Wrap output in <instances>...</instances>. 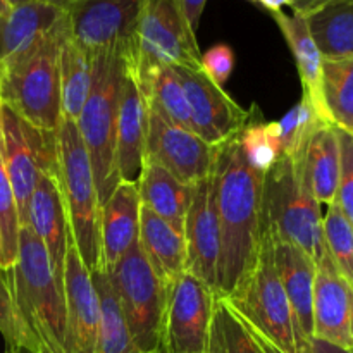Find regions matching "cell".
<instances>
[{"mask_svg": "<svg viewBox=\"0 0 353 353\" xmlns=\"http://www.w3.org/2000/svg\"><path fill=\"white\" fill-rule=\"evenodd\" d=\"M19 214L12 186L7 176L2 155V130H0V254H2V271H9L17 259L19 245Z\"/></svg>", "mask_w": 353, "mask_h": 353, "instance_id": "35", "label": "cell"}, {"mask_svg": "<svg viewBox=\"0 0 353 353\" xmlns=\"http://www.w3.org/2000/svg\"><path fill=\"white\" fill-rule=\"evenodd\" d=\"M241 148L248 164L259 172H268L281 155L278 121H265L257 107H252L247 124L238 131Z\"/></svg>", "mask_w": 353, "mask_h": 353, "instance_id": "33", "label": "cell"}, {"mask_svg": "<svg viewBox=\"0 0 353 353\" xmlns=\"http://www.w3.org/2000/svg\"><path fill=\"white\" fill-rule=\"evenodd\" d=\"M138 192L141 207L154 212L183 234L195 185H186L169 174L165 169L145 162L143 172L138 181Z\"/></svg>", "mask_w": 353, "mask_h": 353, "instance_id": "26", "label": "cell"}, {"mask_svg": "<svg viewBox=\"0 0 353 353\" xmlns=\"http://www.w3.org/2000/svg\"><path fill=\"white\" fill-rule=\"evenodd\" d=\"M138 245L155 276L165 288H171L172 283L185 272V236L164 219L141 207Z\"/></svg>", "mask_w": 353, "mask_h": 353, "instance_id": "23", "label": "cell"}, {"mask_svg": "<svg viewBox=\"0 0 353 353\" xmlns=\"http://www.w3.org/2000/svg\"><path fill=\"white\" fill-rule=\"evenodd\" d=\"M202 72L210 79L212 83H216L217 86L223 88L224 83L228 81V78L231 76L234 68V52L230 45H214L210 47L205 54H202Z\"/></svg>", "mask_w": 353, "mask_h": 353, "instance_id": "39", "label": "cell"}, {"mask_svg": "<svg viewBox=\"0 0 353 353\" xmlns=\"http://www.w3.org/2000/svg\"><path fill=\"white\" fill-rule=\"evenodd\" d=\"M321 93L326 119L353 134V55L323 62Z\"/></svg>", "mask_w": 353, "mask_h": 353, "instance_id": "30", "label": "cell"}, {"mask_svg": "<svg viewBox=\"0 0 353 353\" xmlns=\"http://www.w3.org/2000/svg\"><path fill=\"white\" fill-rule=\"evenodd\" d=\"M312 324L314 338L353 352V286L338 271L327 248L316 264Z\"/></svg>", "mask_w": 353, "mask_h": 353, "instance_id": "16", "label": "cell"}, {"mask_svg": "<svg viewBox=\"0 0 353 353\" xmlns=\"http://www.w3.org/2000/svg\"><path fill=\"white\" fill-rule=\"evenodd\" d=\"M28 226L43 243L55 279L64 290L65 255L69 245L74 241L69 230L68 212L59 186V178L48 174L40 176L28 207Z\"/></svg>", "mask_w": 353, "mask_h": 353, "instance_id": "18", "label": "cell"}, {"mask_svg": "<svg viewBox=\"0 0 353 353\" xmlns=\"http://www.w3.org/2000/svg\"><path fill=\"white\" fill-rule=\"evenodd\" d=\"M134 61L128 65L121 92L116 131V168L121 181H140L145 168L147 143V105L133 72Z\"/></svg>", "mask_w": 353, "mask_h": 353, "instance_id": "20", "label": "cell"}, {"mask_svg": "<svg viewBox=\"0 0 353 353\" xmlns=\"http://www.w3.org/2000/svg\"><path fill=\"white\" fill-rule=\"evenodd\" d=\"M61 114L78 121L93 81V57L68 37L61 47Z\"/></svg>", "mask_w": 353, "mask_h": 353, "instance_id": "29", "label": "cell"}, {"mask_svg": "<svg viewBox=\"0 0 353 353\" xmlns=\"http://www.w3.org/2000/svg\"><path fill=\"white\" fill-rule=\"evenodd\" d=\"M3 353H23V352L17 350V348H7V350L3 352Z\"/></svg>", "mask_w": 353, "mask_h": 353, "instance_id": "47", "label": "cell"}, {"mask_svg": "<svg viewBox=\"0 0 353 353\" xmlns=\"http://www.w3.org/2000/svg\"><path fill=\"white\" fill-rule=\"evenodd\" d=\"M216 292L183 272L168 290L164 319L165 353H205Z\"/></svg>", "mask_w": 353, "mask_h": 353, "instance_id": "12", "label": "cell"}, {"mask_svg": "<svg viewBox=\"0 0 353 353\" xmlns=\"http://www.w3.org/2000/svg\"><path fill=\"white\" fill-rule=\"evenodd\" d=\"M310 348H312V353H353L350 350L336 347V345L327 343V341L317 340V338H312V340H310Z\"/></svg>", "mask_w": 353, "mask_h": 353, "instance_id": "43", "label": "cell"}, {"mask_svg": "<svg viewBox=\"0 0 353 353\" xmlns=\"http://www.w3.org/2000/svg\"><path fill=\"white\" fill-rule=\"evenodd\" d=\"M216 147L205 143L199 134L169 123L147 109V143L145 162L165 169L186 185H196L212 172Z\"/></svg>", "mask_w": 353, "mask_h": 353, "instance_id": "13", "label": "cell"}, {"mask_svg": "<svg viewBox=\"0 0 353 353\" xmlns=\"http://www.w3.org/2000/svg\"><path fill=\"white\" fill-rule=\"evenodd\" d=\"M134 57L105 52L93 57V81L76 126L92 162L100 207L121 183L116 168V131L121 92L128 65Z\"/></svg>", "mask_w": 353, "mask_h": 353, "instance_id": "3", "label": "cell"}, {"mask_svg": "<svg viewBox=\"0 0 353 353\" xmlns=\"http://www.w3.org/2000/svg\"><path fill=\"white\" fill-rule=\"evenodd\" d=\"M338 131V140H340V185H338L336 200L334 202L340 205L341 212L347 217V221L353 228V134L347 131Z\"/></svg>", "mask_w": 353, "mask_h": 353, "instance_id": "38", "label": "cell"}, {"mask_svg": "<svg viewBox=\"0 0 353 353\" xmlns=\"http://www.w3.org/2000/svg\"><path fill=\"white\" fill-rule=\"evenodd\" d=\"M205 353H262L247 324L219 296L214 302Z\"/></svg>", "mask_w": 353, "mask_h": 353, "instance_id": "32", "label": "cell"}, {"mask_svg": "<svg viewBox=\"0 0 353 353\" xmlns=\"http://www.w3.org/2000/svg\"><path fill=\"white\" fill-rule=\"evenodd\" d=\"M207 0H179V6H181L183 14H185L186 21H188L190 28L196 33L200 24V17H202L203 9H205Z\"/></svg>", "mask_w": 353, "mask_h": 353, "instance_id": "40", "label": "cell"}, {"mask_svg": "<svg viewBox=\"0 0 353 353\" xmlns=\"http://www.w3.org/2000/svg\"><path fill=\"white\" fill-rule=\"evenodd\" d=\"M57 138L59 186L72 241L90 272L105 271L100 243V200L92 162L74 121L62 117Z\"/></svg>", "mask_w": 353, "mask_h": 353, "instance_id": "6", "label": "cell"}, {"mask_svg": "<svg viewBox=\"0 0 353 353\" xmlns=\"http://www.w3.org/2000/svg\"><path fill=\"white\" fill-rule=\"evenodd\" d=\"M147 0H69V38L92 57L121 52L137 59L138 31Z\"/></svg>", "mask_w": 353, "mask_h": 353, "instance_id": "10", "label": "cell"}, {"mask_svg": "<svg viewBox=\"0 0 353 353\" xmlns=\"http://www.w3.org/2000/svg\"><path fill=\"white\" fill-rule=\"evenodd\" d=\"M134 72V71H133ZM147 109L161 114L169 123L192 131V117L185 90L176 69L171 65H157L154 69L134 74Z\"/></svg>", "mask_w": 353, "mask_h": 353, "instance_id": "27", "label": "cell"}, {"mask_svg": "<svg viewBox=\"0 0 353 353\" xmlns=\"http://www.w3.org/2000/svg\"><path fill=\"white\" fill-rule=\"evenodd\" d=\"M303 178L321 205H330L336 200L340 185V140L336 126L323 124L310 137L302 159Z\"/></svg>", "mask_w": 353, "mask_h": 353, "instance_id": "24", "label": "cell"}, {"mask_svg": "<svg viewBox=\"0 0 353 353\" xmlns=\"http://www.w3.org/2000/svg\"><path fill=\"white\" fill-rule=\"evenodd\" d=\"M92 279L100 302V326L95 353H140L128 331L107 271L92 272Z\"/></svg>", "mask_w": 353, "mask_h": 353, "instance_id": "31", "label": "cell"}, {"mask_svg": "<svg viewBox=\"0 0 353 353\" xmlns=\"http://www.w3.org/2000/svg\"><path fill=\"white\" fill-rule=\"evenodd\" d=\"M324 241L338 271L353 286V228L336 202L327 205L323 217Z\"/></svg>", "mask_w": 353, "mask_h": 353, "instance_id": "36", "label": "cell"}, {"mask_svg": "<svg viewBox=\"0 0 353 353\" xmlns=\"http://www.w3.org/2000/svg\"><path fill=\"white\" fill-rule=\"evenodd\" d=\"M310 34L324 61L353 55V0L331 2L305 16Z\"/></svg>", "mask_w": 353, "mask_h": 353, "instance_id": "28", "label": "cell"}, {"mask_svg": "<svg viewBox=\"0 0 353 353\" xmlns=\"http://www.w3.org/2000/svg\"><path fill=\"white\" fill-rule=\"evenodd\" d=\"M7 276L30 338V353H65L64 290L55 279L43 243L30 226L19 230L16 264Z\"/></svg>", "mask_w": 353, "mask_h": 353, "instance_id": "2", "label": "cell"}, {"mask_svg": "<svg viewBox=\"0 0 353 353\" xmlns=\"http://www.w3.org/2000/svg\"><path fill=\"white\" fill-rule=\"evenodd\" d=\"M2 155L16 199L21 228L28 226V207L41 174L59 178L55 131L40 130L0 102Z\"/></svg>", "mask_w": 353, "mask_h": 353, "instance_id": "9", "label": "cell"}, {"mask_svg": "<svg viewBox=\"0 0 353 353\" xmlns=\"http://www.w3.org/2000/svg\"><path fill=\"white\" fill-rule=\"evenodd\" d=\"M105 271L138 352L165 353L168 288L152 271L140 245H134Z\"/></svg>", "mask_w": 353, "mask_h": 353, "instance_id": "8", "label": "cell"}, {"mask_svg": "<svg viewBox=\"0 0 353 353\" xmlns=\"http://www.w3.org/2000/svg\"><path fill=\"white\" fill-rule=\"evenodd\" d=\"M212 172L221 228L216 295L226 299L261 250L264 172L248 164L238 133L216 147Z\"/></svg>", "mask_w": 353, "mask_h": 353, "instance_id": "1", "label": "cell"}, {"mask_svg": "<svg viewBox=\"0 0 353 353\" xmlns=\"http://www.w3.org/2000/svg\"><path fill=\"white\" fill-rule=\"evenodd\" d=\"M190 105L192 131L205 143L217 147L247 124L250 110L238 105L221 86L202 71L174 68Z\"/></svg>", "mask_w": 353, "mask_h": 353, "instance_id": "14", "label": "cell"}, {"mask_svg": "<svg viewBox=\"0 0 353 353\" xmlns=\"http://www.w3.org/2000/svg\"><path fill=\"white\" fill-rule=\"evenodd\" d=\"M140 210L138 185L126 181H121L100 207V243L105 269L138 243Z\"/></svg>", "mask_w": 353, "mask_h": 353, "instance_id": "22", "label": "cell"}, {"mask_svg": "<svg viewBox=\"0 0 353 353\" xmlns=\"http://www.w3.org/2000/svg\"><path fill=\"white\" fill-rule=\"evenodd\" d=\"M186 243L185 271L202 279L216 292L217 262L221 250V228L216 205L214 172L195 185L192 205L183 231Z\"/></svg>", "mask_w": 353, "mask_h": 353, "instance_id": "15", "label": "cell"}, {"mask_svg": "<svg viewBox=\"0 0 353 353\" xmlns=\"http://www.w3.org/2000/svg\"><path fill=\"white\" fill-rule=\"evenodd\" d=\"M323 124L330 123H326L314 103L302 95V100L281 121H278L281 155L300 161L312 133Z\"/></svg>", "mask_w": 353, "mask_h": 353, "instance_id": "34", "label": "cell"}, {"mask_svg": "<svg viewBox=\"0 0 353 353\" xmlns=\"http://www.w3.org/2000/svg\"><path fill=\"white\" fill-rule=\"evenodd\" d=\"M272 248H274L276 271L281 279L295 319L296 353H312L310 340L314 338L312 303L316 262L305 252L288 241L272 238Z\"/></svg>", "mask_w": 353, "mask_h": 353, "instance_id": "19", "label": "cell"}, {"mask_svg": "<svg viewBox=\"0 0 353 353\" xmlns=\"http://www.w3.org/2000/svg\"><path fill=\"white\" fill-rule=\"evenodd\" d=\"M62 17L61 7L43 0L12 6L0 16V74L33 50Z\"/></svg>", "mask_w": 353, "mask_h": 353, "instance_id": "21", "label": "cell"}, {"mask_svg": "<svg viewBox=\"0 0 353 353\" xmlns=\"http://www.w3.org/2000/svg\"><path fill=\"white\" fill-rule=\"evenodd\" d=\"M10 2L9 0H0V16H6L7 12H9L10 10Z\"/></svg>", "mask_w": 353, "mask_h": 353, "instance_id": "46", "label": "cell"}, {"mask_svg": "<svg viewBox=\"0 0 353 353\" xmlns=\"http://www.w3.org/2000/svg\"><path fill=\"white\" fill-rule=\"evenodd\" d=\"M271 17L281 30L283 37H285L286 43L292 50L293 59H295L300 81H302L303 97H307L314 103V107L319 110L324 121L330 123L326 119V114H324L323 93H321L324 59L321 55L319 48H317L316 41H314L312 34H310L305 16L299 12H293L292 16H288L283 10H278V12H271Z\"/></svg>", "mask_w": 353, "mask_h": 353, "instance_id": "25", "label": "cell"}, {"mask_svg": "<svg viewBox=\"0 0 353 353\" xmlns=\"http://www.w3.org/2000/svg\"><path fill=\"white\" fill-rule=\"evenodd\" d=\"M241 321H243V319H241ZM243 323H245V321H243ZM245 324H247V323H245ZM247 327H248V330H250L252 336H254V340L257 341V345H259V347H261L262 353H285V352H281V350H279V348L276 347V345L272 343V341H269L268 338L264 336V334H261V333H259L257 330H254V327H252V326H248V324H247Z\"/></svg>", "mask_w": 353, "mask_h": 353, "instance_id": "42", "label": "cell"}, {"mask_svg": "<svg viewBox=\"0 0 353 353\" xmlns=\"http://www.w3.org/2000/svg\"><path fill=\"white\" fill-rule=\"evenodd\" d=\"M231 309L285 353H296V327L288 296L274 265L269 231L262 230L261 250L250 271L226 296Z\"/></svg>", "mask_w": 353, "mask_h": 353, "instance_id": "7", "label": "cell"}, {"mask_svg": "<svg viewBox=\"0 0 353 353\" xmlns=\"http://www.w3.org/2000/svg\"><path fill=\"white\" fill-rule=\"evenodd\" d=\"M331 2H341V0H293L292 3V9L293 12H299L302 16H307V14L314 12L317 10L319 7L327 6Z\"/></svg>", "mask_w": 353, "mask_h": 353, "instance_id": "41", "label": "cell"}, {"mask_svg": "<svg viewBox=\"0 0 353 353\" xmlns=\"http://www.w3.org/2000/svg\"><path fill=\"white\" fill-rule=\"evenodd\" d=\"M65 14L31 52L0 74V102L40 130L55 131L61 114V47Z\"/></svg>", "mask_w": 353, "mask_h": 353, "instance_id": "5", "label": "cell"}, {"mask_svg": "<svg viewBox=\"0 0 353 353\" xmlns=\"http://www.w3.org/2000/svg\"><path fill=\"white\" fill-rule=\"evenodd\" d=\"M65 353H95L100 326V302L92 272L74 243L69 245L64 269Z\"/></svg>", "mask_w": 353, "mask_h": 353, "instance_id": "17", "label": "cell"}, {"mask_svg": "<svg viewBox=\"0 0 353 353\" xmlns=\"http://www.w3.org/2000/svg\"><path fill=\"white\" fill-rule=\"evenodd\" d=\"M0 269H2V254H0Z\"/></svg>", "mask_w": 353, "mask_h": 353, "instance_id": "48", "label": "cell"}, {"mask_svg": "<svg viewBox=\"0 0 353 353\" xmlns=\"http://www.w3.org/2000/svg\"><path fill=\"white\" fill-rule=\"evenodd\" d=\"M321 203L303 178L300 161L279 155L264 174L262 230L288 241L319 262L326 252Z\"/></svg>", "mask_w": 353, "mask_h": 353, "instance_id": "4", "label": "cell"}, {"mask_svg": "<svg viewBox=\"0 0 353 353\" xmlns=\"http://www.w3.org/2000/svg\"><path fill=\"white\" fill-rule=\"evenodd\" d=\"M202 52L179 0H147L138 31L134 74L157 65L202 71Z\"/></svg>", "mask_w": 353, "mask_h": 353, "instance_id": "11", "label": "cell"}, {"mask_svg": "<svg viewBox=\"0 0 353 353\" xmlns=\"http://www.w3.org/2000/svg\"><path fill=\"white\" fill-rule=\"evenodd\" d=\"M0 333L6 340L7 348H17L30 353V338L17 312L9 276L2 269H0Z\"/></svg>", "mask_w": 353, "mask_h": 353, "instance_id": "37", "label": "cell"}, {"mask_svg": "<svg viewBox=\"0 0 353 353\" xmlns=\"http://www.w3.org/2000/svg\"><path fill=\"white\" fill-rule=\"evenodd\" d=\"M248 2L262 7V9H265L269 14H271V12H278V10H283V7L285 6L292 7L293 0H248Z\"/></svg>", "mask_w": 353, "mask_h": 353, "instance_id": "44", "label": "cell"}, {"mask_svg": "<svg viewBox=\"0 0 353 353\" xmlns=\"http://www.w3.org/2000/svg\"><path fill=\"white\" fill-rule=\"evenodd\" d=\"M10 6H19V3H24V2H30V0H9ZM43 2H50V3H55V6L61 7L62 10H64V6L69 2V0H43Z\"/></svg>", "mask_w": 353, "mask_h": 353, "instance_id": "45", "label": "cell"}]
</instances>
